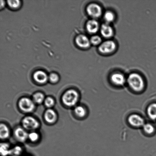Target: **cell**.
Returning <instances> with one entry per match:
<instances>
[{
  "mask_svg": "<svg viewBox=\"0 0 156 156\" xmlns=\"http://www.w3.org/2000/svg\"><path fill=\"white\" fill-rule=\"evenodd\" d=\"M127 82L130 88L136 92H140L144 88V83L143 77L140 74L133 73L128 76Z\"/></svg>",
  "mask_w": 156,
  "mask_h": 156,
  "instance_id": "1",
  "label": "cell"
},
{
  "mask_svg": "<svg viewBox=\"0 0 156 156\" xmlns=\"http://www.w3.org/2000/svg\"><path fill=\"white\" fill-rule=\"evenodd\" d=\"M79 94L75 90L71 89L67 91L62 96V100L64 105L68 107H73L77 103Z\"/></svg>",
  "mask_w": 156,
  "mask_h": 156,
  "instance_id": "2",
  "label": "cell"
},
{
  "mask_svg": "<svg viewBox=\"0 0 156 156\" xmlns=\"http://www.w3.org/2000/svg\"><path fill=\"white\" fill-rule=\"evenodd\" d=\"M18 105L20 109L25 113L32 112L35 108L34 101L27 98H23L20 99Z\"/></svg>",
  "mask_w": 156,
  "mask_h": 156,
  "instance_id": "3",
  "label": "cell"
},
{
  "mask_svg": "<svg viewBox=\"0 0 156 156\" xmlns=\"http://www.w3.org/2000/svg\"><path fill=\"white\" fill-rule=\"evenodd\" d=\"M116 48L115 42L112 41H107L102 43L99 45V50L101 53L108 54L112 53L115 50Z\"/></svg>",
  "mask_w": 156,
  "mask_h": 156,
  "instance_id": "4",
  "label": "cell"
},
{
  "mask_svg": "<svg viewBox=\"0 0 156 156\" xmlns=\"http://www.w3.org/2000/svg\"><path fill=\"white\" fill-rule=\"evenodd\" d=\"M22 125L25 129L33 130L37 129L39 126V123L36 119L32 117L28 116L23 119Z\"/></svg>",
  "mask_w": 156,
  "mask_h": 156,
  "instance_id": "5",
  "label": "cell"
},
{
  "mask_svg": "<svg viewBox=\"0 0 156 156\" xmlns=\"http://www.w3.org/2000/svg\"><path fill=\"white\" fill-rule=\"evenodd\" d=\"M87 12L90 16L93 18H99L102 13L101 8L95 3H92L87 6Z\"/></svg>",
  "mask_w": 156,
  "mask_h": 156,
  "instance_id": "6",
  "label": "cell"
},
{
  "mask_svg": "<svg viewBox=\"0 0 156 156\" xmlns=\"http://www.w3.org/2000/svg\"><path fill=\"white\" fill-rule=\"evenodd\" d=\"M128 121L131 126L135 127H140L145 125L144 119L137 114H132L130 115L128 117Z\"/></svg>",
  "mask_w": 156,
  "mask_h": 156,
  "instance_id": "7",
  "label": "cell"
},
{
  "mask_svg": "<svg viewBox=\"0 0 156 156\" xmlns=\"http://www.w3.org/2000/svg\"><path fill=\"white\" fill-rule=\"evenodd\" d=\"M76 42L78 46L83 49L88 48L91 44L90 40L84 35L78 36L76 38Z\"/></svg>",
  "mask_w": 156,
  "mask_h": 156,
  "instance_id": "8",
  "label": "cell"
},
{
  "mask_svg": "<svg viewBox=\"0 0 156 156\" xmlns=\"http://www.w3.org/2000/svg\"><path fill=\"white\" fill-rule=\"evenodd\" d=\"M111 80L112 83L117 86H122L125 83L126 79L124 76L120 73H115L112 75Z\"/></svg>",
  "mask_w": 156,
  "mask_h": 156,
  "instance_id": "9",
  "label": "cell"
},
{
  "mask_svg": "<svg viewBox=\"0 0 156 156\" xmlns=\"http://www.w3.org/2000/svg\"><path fill=\"white\" fill-rule=\"evenodd\" d=\"M14 135L18 141L23 142L28 138L29 134L25 130L21 128H18L15 130Z\"/></svg>",
  "mask_w": 156,
  "mask_h": 156,
  "instance_id": "10",
  "label": "cell"
},
{
  "mask_svg": "<svg viewBox=\"0 0 156 156\" xmlns=\"http://www.w3.org/2000/svg\"><path fill=\"white\" fill-rule=\"evenodd\" d=\"M86 28L89 33L91 34L96 33L99 30V23L96 20H90L87 23Z\"/></svg>",
  "mask_w": 156,
  "mask_h": 156,
  "instance_id": "11",
  "label": "cell"
},
{
  "mask_svg": "<svg viewBox=\"0 0 156 156\" xmlns=\"http://www.w3.org/2000/svg\"><path fill=\"white\" fill-rule=\"evenodd\" d=\"M33 77L36 82L41 84L45 83L48 79L47 74L42 71H38L35 72Z\"/></svg>",
  "mask_w": 156,
  "mask_h": 156,
  "instance_id": "12",
  "label": "cell"
},
{
  "mask_svg": "<svg viewBox=\"0 0 156 156\" xmlns=\"http://www.w3.org/2000/svg\"><path fill=\"white\" fill-rule=\"evenodd\" d=\"M101 33L102 36L105 38L111 37L114 34L112 27L108 23L102 24L101 27Z\"/></svg>",
  "mask_w": 156,
  "mask_h": 156,
  "instance_id": "13",
  "label": "cell"
},
{
  "mask_svg": "<svg viewBox=\"0 0 156 156\" xmlns=\"http://www.w3.org/2000/svg\"><path fill=\"white\" fill-rule=\"evenodd\" d=\"M44 118L48 123H53L56 122L57 119V115L54 110L49 109L46 111L44 114Z\"/></svg>",
  "mask_w": 156,
  "mask_h": 156,
  "instance_id": "14",
  "label": "cell"
},
{
  "mask_svg": "<svg viewBox=\"0 0 156 156\" xmlns=\"http://www.w3.org/2000/svg\"><path fill=\"white\" fill-rule=\"evenodd\" d=\"M10 135L9 128L4 124H1L0 126V137L2 140L8 138Z\"/></svg>",
  "mask_w": 156,
  "mask_h": 156,
  "instance_id": "15",
  "label": "cell"
},
{
  "mask_svg": "<svg viewBox=\"0 0 156 156\" xmlns=\"http://www.w3.org/2000/svg\"><path fill=\"white\" fill-rule=\"evenodd\" d=\"M147 112L150 118L153 120H156V103L150 105L147 108Z\"/></svg>",
  "mask_w": 156,
  "mask_h": 156,
  "instance_id": "16",
  "label": "cell"
},
{
  "mask_svg": "<svg viewBox=\"0 0 156 156\" xmlns=\"http://www.w3.org/2000/svg\"><path fill=\"white\" fill-rule=\"evenodd\" d=\"M33 101L35 103L41 104L45 101V97L43 94L41 93H36L34 95Z\"/></svg>",
  "mask_w": 156,
  "mask_h": 156,
  "instance_id": "17",
  "label": "cell"
},
{
  "mask_svg": "<svg viewBox=\"0 0 156 156\" xmlns=\"http://www.w3.org/2000/svg\"><path fill=\"white\" fill-rule=\"evenodd\" d=\"M74 112L78 117L83 118L86 114V111L85 108L82 106L76 107L74 109Z\"/></svg>",
  "mask_w": 156,
  "mask_h": 156,
  "instance_id": "18",
  "label": "cell"
},
{
  "mask_svg": "<svg viewBox=\"0 0 156 156\" xmlns=\"http://www.w3.org/2000/svg\"><path fill=\"white\" fill-rule=\"evenodd\" d=\"M115 18V16L114 13L110 11L105 12L104 15V18L107 23L112 22L114 21Z\"/></svg>",
  "mask_w": 156,
  "mask_h": 156,
  "instance_id": "19",
  "label": "cell"
},
{
  "mask_svg": "<svg viewBox=\"0 0 156 156\" xmlns=\"http://www.w3.org/2000/svg\"><path fill=\"white\" fill-rule=\"evenodd\" d=\"M143 129L146 133L149 134L153 133L155 131L154 126L149 123H147L144 125Z\"/></svg>",
  "mask_w": 156,
  "mask_h": 156,
  "instance_id": "20",
  "label": "cell"
},
{
  "mask_svg": "<svg viewBox=\"0 0 156 156\" xmlns=\"http://www.w3.org/2000/svg\"><path fill=\"white\" fill-rule=\"evenodd\" d=\"M8 4L11 8L12 9H17L20 5V1L18 0L7 1Z\"/></svg>",
  "mask_w": 156,
  "mask_h": 156,
  "instance_id": "21",
  "label": "cell"
},
{
  "mask_svg": "<svg viewBox=\"0 0 156 156\" xmlns=\"http://www.w3.org/2000/svg\"><path fill=\"white\" fill-rule=\"evenodd\" d=\"M90 40L91 43L94 45H99L102 42V39L100 37L96 35L92 37Z\"/></svg>",
  "mask_w": 156,
  "mask_h": 156,
  "instance_id": "22",
  "label": "cell"
},
{
  "mask_svg": "<svg viewBox=\"0 0 156 156\" xmlns=\"http://www.w3.org/2000/svg\"><path fill=\"white\" fill-rule=\"evenodd\" d=\"M44 104L46 106L50 108L53 107L55 105V101L51 97H47L44 101Z\"/></svg>",
  "mask_w": 156,
  "mask_h": 156,
  "instance_id": "23",
  "label": "cell"
},
{
  "mask_svg": "<svg viewBox=\"0 0 156 156\" xmlns=\"http://www.w3.org/2000/svg\"><path fill=\"white\" fill-rule=\"evenodd\" d=\"M49 79L50 82L52 83H56L59 81V77L58 76L56 73H53L50 75Z\"/></svg>",
  "mask_w": 156,
  "mask_h": 156,
  "instance_id": "24",
  "label": "cell"
},
{
  "mask_svg": "<svg viewBox=\"0 0 156 156\" xmlns=\"http://www.w3.org/2000/svg\"><path fill=\"white\" fill-rule=\"evenodd\" d=\"M28 138L32 142L36 141L39 138V135L37 133L32 132L29 134Z\"/></svg>",
  "mask_w": 156,
  "mask_h": 156,
  "instance_id": "25",
  "label": "cell"
},
{
  "mask_svg": "<svg viewBox=\"0 0 156 156\" xmlns=\"http://www.w3.org/2000/svg\"><path fill=\"white\" fill-rule=\"evenodd\" d=\"M0 2H1V6H1V8L2 9V8L4 7L5 3V2L4 1H2V0L0 1Z\"/></svg>",
  "mask_w": 156,
  "mask_h": 156,
  "instance_id": "26",
  "label": "cell"
}]
</instances>
